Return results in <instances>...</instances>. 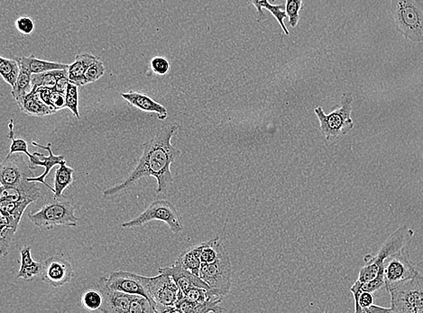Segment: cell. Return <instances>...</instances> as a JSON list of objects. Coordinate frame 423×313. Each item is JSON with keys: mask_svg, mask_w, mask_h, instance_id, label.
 I'll return each instance as SVG.
<instances>
[{"mask_svg": "<svg viewBox=\"0 0 423 313\" xmlns=\"http://www.w3.org/2000/svg\"><path fill=\"white\" fill-rule=\"evenodd\" d=\"M178 126L168 124L156 134V137L143 144V155L132 173L122 183L104 189L102 194L106 198L122 194L132 187L135 183L147 177H154L157 180V194H167L174 182L171 165L181 155L179 149L172 144V138L176 134Z\"/></svg>", "mask_w": 423, "mask_h": 313, "instance_id": "6da1fadb", "label": "cell"}, {"mask_svg": "<svg viewBox=\"0 0 423 313\" xmlns=\"http://www.w3.org/2000/svg\"><path fill=\"white\" fill-rule=\"evenodd\" d=\"M413 235H415V231L412 228L406 227V226L399 228L397 230H395L381 246L379 254L365 255L364 258L365 264L360 269L356 282L359 284H365V282L376 279L380 270L385 269L386 258L406 248L412 239Z\"/></svg>", "mask_w": 423, "mask_h": 313, "instance_id": "7a4b0ae2", "label": "cell"}, {"mask_svg": "<svg viewBox=\"0 0 423 313\" xmlns=\"http://www.w3.org/2000/svg\"><path fill=\"white\" fill-rule=\"evenodd\" d=\"M35 177L29 164L20 153L7 155L0 167V183L3 187H14L26 192L38 201L41 198L40 188L36 183L29 182V178Z\"/></svg>", "mask_w": 423, "mask_h": 313, "instance_id": "3957f363", "label": "cell"}, {"mask_svg": "<svg viewBox=\"0 0 423 313\" xmlns=\"http://www.w3.org/2000/svg\"><path fill=\"white\" fill-rule=\"evenodd\" d=\"M30 221L42 230H53L58 227H77L78 219L75 216V208L71 201L54 200L44 204L38 212L28 215Z\"/></svg>", "mask_w": 423, "mask_h": 313, "instance_id": "277c9868", "label": "cell"}, {"mask_svg": "<svg viewBox=\"0 0 423 313\" xmlns=\"http://www.w3.org/2000/svg\"><path fill=\"white\" fill-rule=\"evenodd\" d=\"M353 99L354 98L351 93H344L340 104L328 115H326L322 107L315 108L314 111L318 117L320 129L326 139H337L354 128L351 119Z\"/></svg>", "mask_w": 423, "mask_h": 313, "instance_id": "5b68a950", "label": "cell"}, {"mask_svg": "<svg viewBox=\"0 0 423 313\" xmlns=\"http://www.w3.org/2000/svg\"><path fill=\"white\" fill-rule=\"evenodd\" d=\"M201 278L216 293L226 296L232 285V266L228 249L223 242L219 246V254L213 263L201 264Z\"/></svg>", "mask_w": 423, "mask_h": 313, "instance_id": "8992f818", "label": "cell"}, {"mask_svg": "<svg viewBox=\"0 0 423 313\" xmlns=\"http://www.w3.org/2000/svg\"><path fill=\"white\" fill-rule=\"evenodd\" d=\"M392 313H423V276L407 280L389 291Z\"/></svg>", "mask_w": 423, "mask_h": 313, "instance_id": "52a82bcc", "label": "cell"}, {"mask_svg": "<svg viewBox=\"0 0 423 313\" xmlns=\"http://www.w3.org/2000/svg\"><path fill=\"white\" fill-rule=\"evenodd\" d=\"M154 221L165 222L172 232L175 234L183 230V217L178 212L176 208L170 201L166 200L154 201L137 218L125 222L121 225V227L124 228H138Z\"/></svg>", "mask_w": 423, "mask_h": 313, "instance_id": "ba28073f", "label": "cell"}, {"mask_svg": "<svg viewBox=\"0 0 423 313\" xmlns=\"http://www.w3.org/2000/svg\"><path fill=\"white\" fill-rule=\"evenodd\" d=\"M394 14L399 29L413 41H423V5L415 0H395Z\"/></svg>", "mask_w": 423, "mask_h": 313, "instance_id": "9c48e42d", "label": "cell"}, {"mask_svg": "<svg viewBox=\"0 0 423 313\" xmlns=\"http://www.w3.org/2000/svg\"><path fill=\"white\" fill-rule=\"evenodd\" d=\"M99 281L110 290L147 297L156 309V301L150 291V278L125 271H116L111 273L108 278H102Z\"/></svg>", "mask_w": 423, "mask_h": 313, "instance_id": "30bf717a", "label": "cell"}, {"mask_svg": "<svg viewBox=\"0 0 423 313\" xmlns=\"http://www.w3.org/2000/svg\"><path fill=\"white\" fill-rule=\"evenodd\" d=\"M385 287L388 291L419 275L410 258L407 246L385 261Z\"/></svg>", "mask_w": 423, "mask_h": 313, "instance_id": "8fae6325", "label": "cell"}, {"mask_svg": "<svg viewBox=\"0 0 423 313\" xmlns=\"http://www.w3.org/2000/svg\"><path fill=\"white\" fill-rule=\"evenodd\" d=\"M151 294L156 301L157 312H174L181 291L174 280L165 273L150 278Z\"/></svg>", "mask_w": 423, "mask_h": 313, "instance_id": "7c38bea8", "label": "cell"}, {"mask_svg": "<svg viewBox=\"0 0 423 313\" xmlns=\"http://www.w3.org/2000/svg\"><path fill=\"white\" fill-rule=\"evenodd\" d=\"M41 278L50 287L59 288L69 284L74 278L71 263L62 255H53L43 262Z\"/></svg>", "mask_w": 423, "mask_h": 313, "instance_id": "4fadbf2b", "label": "cell"}, {"mask_svg": "<svg viewBox=\"0 0 423 313\" xmlns=\"http://www.w3.org/2000/svg\"><path fill=\"white\" fill-rule=\"evenodd\" d=\"M33 146L40 147L42 149L47 150L48 153H49V155L44 156L42 155L40 153H34V158L32 159H29V167L31 169H35L38 167H44V171L43 174H41L40 176L38 177H32V178H29V182L34 183H40L42 185L47 186L48 189H51V192H54V189L51 187V185H48L47 182H45V179L49 174L50 171H52L53 167H57V165H60L63 164V162H66L65 160V156L63 155H56L53 153L52 150V144L49 143L47 146H42V144L32 142Z\"/></svg>", "mask_w": 423, "mask_h": 313, "instance_id": "5bb4252c", "label": "cell"}, {"mask_svg": "<svg viewBox=\"0 0 423 313\" xmlns=\"http://www.w3.org/2000/svg\"><path fill=\"white\" fill-rule=\"evenodd\" d=\"M98 287L104 297L103 305H102L99 312L104 313H129L130 305H131L135 294L110 290V289L106 287L101 281H99Z\"/></svg>", "mask_w": 423, "mask_h": 313, "instance_id": "9a60e30c", "label": "cell"}, {"mask_svg": "<svg viewBox=\"0 0 423 313\" xmlns=\"http://www.w3.org/2000/svg\"><path fill=\"white\" fill-rule=\"evenodd\" d=\"M158 272L171 276L183 293L195 287L210 289L199 276L184 269L178 262L172 267H160Z\"/></svg>", "mask_w": 423, "mask_h": 313, "instance_id": "2e32d148", "label": "cell"}, {"mask_svg": "<svg viewBox=\"0 0 423 313\" xmlns=\"http://www.w3.org/2000/svg\"><path fill=\"white\" fill-rule=\"evenodd\" d=\"M121 97L128 101L131 106L138 108V110L144 111V112L156 113L160 120L167 119V110L154 101L149 96L143 94V93L130 90L128 92L121 93Z\"/></svg>", "mask_w": 423, "mask_h": 313, "instance_id": "e0dca14e", "label": "cell"}, {"mask_svg": "<svg viewBox=\"0 0 423 313\" xmlns=\"http://www.w3.org/2000/svg\"><path fill=\"white\" fill-rule=\"evenodd\" d=\"M17 105L24 113L31 117H41L56 113L53 108L48 106L41 99L38 90H32V92Z\"/></svg>", "mask_w": 423, "mask_h": 313, "instance_id": "ac0fdd59", "label": "cell"}, {"mask_svg": "<svg viewBox=\"0 0 423 313\" xmlns=\"http://www.w3.org/2000/svg\"><path fill=\"white\" fill-rule=\"evenodd\" d=\"M98 57L90 53H81L75 57L74 62L69 65L68 77L71 83L78 87L86 85L85 74L88 68Z\"/></svg>", "mask_w": 423, "mask_h": 313, "instance_id": "d6986e66", "label": "cell"}, {"mask_svg": "<svg viewBox=\"0 0 423 313\" xmlns=\"http://www.w3.org/2000/svg\"><path fill=\"white\" fill-rule=\"evenodd\" d=\"M20 269L17 278H22L26 281H33L41 276L43 263L33 260L31 246H25L20 251Z\"/></svg>", "mask_w": 423, "mask_h": 313, "instance_id": "ffe728a7", "label": "cell"}, {"mask_svg": "<svg viewBox=\"0 0 423 313\" xmlns=\"http://www.w3.org/2000/svg\"><path fill=\"white\" fill-rule=\"evenodd\" d=\"M17 61L20 66L27 69L32 74H42V72L53 70H65V69L69 68V65L44 61V60L38 59L35 54H31L29 57H20L17 59Z\"/></svg>", "mask_w": 423, "mask_h": 313, "instance_id": "44dd1931", "label": "cell"}, {"mask_svg": "<svg viewBox=\"0 0 423 313\" xmlns=\"http://www.w3.org/2000/svg\"><path fill=\"white\" fill-rule=\"evenodd\" d=\"M74 170L72 167H68L66 164V162L59 165V168H57L53 180L54 200L63 198V192L74 183Z\"/></svg>", "mask_w": 423, "mask_h": 313, "instance_id": "7402d4cb", "label": "cell"}, {"mask_svg": "<svg viewBox=\"0 0 423 313\" xmlns=\"http://www.w3.org/2000/svg\"><path fill=\"white\" fill-rule=\"evenodd\" d=\"M202 248H204V242L192 246V248L181 253L176 262L184 269L199 276V269L201 267V254Z\"/></svg>", "mask_w": 423, "mask_h": 313, "instance_id": "603a6c76", "label": "cell"}, {"mask_svg": "<svg viewBox=\"0 0 423 313\" xmlns=\"http://www.w3.org/2000/svg\"><path fill=\"white\" fill-rule=\"evenodd\" d=\"M21 70L16 85L12 88V96H13L17 103L22 101L27 94L33 90L32 74L25 67L20 66Z\"/></svg>", "mask_w": 423, "mask_h": 313, "instance_id": "cb8c5ba5", "label": "cell"}, {"mask_svg": "<svg viewBox=\"0 0 423 313\" xmlns=\"http://www.w3.org/2000/svg\"><path fill=\"white\" fill-rule=\"evenodd\" d=\"M249 1L250 3H252L254 7L258 10L259 18L265 17L262 8H267V10L270 11L271 13L273 14V16L276 18L278 23H279V25L282 27L283 33H285V35H289L288 29H287L285 22H283L285 18L288 17H287L285 8L283 7V6L272 5L270 3H268L267 0H249Z\"/></svg>", "mask_w": 423, "mask_h": 313, "instance_id": "d4e9b609", "label": "cell"}, {"mask_svg": "<svg viewBox=\"0 0 423 313\" xmlns=\"http://www.w3.org/2000/svg\"><path fill=\"white\" fill-rule=\"evenodd\" d=\"M68 75V69L65 70H53L32 75L33 90L42 88L53 89L57 81L63 76Z\"/></svg>", "mask_w": 423, "mask_h": 313, "instance_id": "484cf974", "label": "cell"}, {"mask_svg": "<svg viewBox=\"0 0 423 313\" xmlns=\"http://www.w3.org/2000/svg\"><path fill=\"white\" fill-rule=\"evenodd\" d=\"M21 67L17 60L0 57V74L6 83L13 88L19 76Z\"/></svg>", "mask_w": 423, "mask_h": 313, "instance_id": "4316f807", "label": "cell"}, {"mask_svg": "<svg viewBox=\"0 0 423 313\" xmlns=\"http://www.w3.org/2000/svg\"><path fill=\"white\" fill-rule=\"evenodd\" d=\"M81 305L84 309L89 312L99 311L103 305L104 297L101 290H95V289H90L84 291L81 296Z\"/></svg>", "mask_w": 423, "mask_h": 313, "instance_id": "83f0119b", "label": "cell"}, {"mask_svg": "<svg viewBox=\"0 0 423 313\" xmlns=\"http://www.w3.org/2000/svg\"><path fill=\"white\" fill-rule=\"evenodd\" d=\"M14 120L10 119V122L8 124V137L11 140L10 144V151H9L8 155H13V153H25L27 156H28L29 159H32L34 158V155L33 153H30L28 151V144H27L25 139L23 138H16L15 137V131H14Z\"/></svg>", "mask_w": 423, "mask_h": 313, "instance_id": "f1b7e54d", "label": "cell"}, {"mask_svg": "<svg viewBox=\"0 0 423 313\" xmlns=\"http://www.w3.org/2000/svg\"><path fill=\"white\" fill-rule=\"evenodd\" d=\"M31 203H33V201L29 200L18 201H0V212L22 219L26 208Z\"/></svg>", "mask_w": 423, "mask_h": 313, "instance_id": "f546056e", "label": "cell"}, {"mask_svg": "<svg viewBox=\"0 0 423 313\" xmlns=\"http://www.w3.org/2000/svg\"><path fill=\"white\" fill-rule=\"evenodd\" d=\"M78 87L76 84L69 81L67 90H66V108L72 111V114L76 117L77 120H80V110H78V105H80V93H78Z\"/></svg>", "mask_w": 423, "mask_h": 313, "instance_id": "4dcf8cb0", "label": "cell"}, {"mask_svg": "<svg viewBox=\"0 0 423 313\" xmlns=\"http://www.w3.org/2000/svg\"><path fill=\"white\" fill-rule=\"evenodd\" d=\"M16 228L9 227H0V253L4 257L8 254L9 248L17 232Z\"/></svg>", "mask_w": 423, "mask_h": 313, "instance_id": "1f68e13d", "label": "cell"}, {"mask_svg": "<svg viewBox=\"0 0 423 313\" xmlns=\"http://www.w3.org/2000/svg\"><path fill=\"white\" fill-rule=\"evenodd\" d=\"M1 194H0V201H18L22 200L32 201L33 203H35L34 198L26 194V192L20 191L19 189L14 187H3L1 186Z\"/></svg>", "mask_w": 423, "mask_h": 313, "instance_id": "d6a6232c", "label": "cell"}, {"mask_svg": "<svg viewBox=\"0 0 423 313\" xmlns=\"http://www.w3.org/2000/svg\"><path fill=\"white\" fill-rule=\"evenodd\" d=\"M106 68L103 62L101 59L97 58L94 62L88 68L85 74V81L87 84L96 83L97 81L103 77Z\"/></svg>", "mask_w": 423, "mask_h": 313, "instance_id": "836d02e7", "label": "cell"}, {"mask_svg": "<svg viewBox=\"0 0 423 313\" xmlns=\"http://www.w3.org/2000/svg\"><path fill=\"white\" fill-rule=\"evenodd\" d=\"M301 7L302 0H286L285 11L292 27L297 26Z\"/></svg>", "mask_w": 423, "mask_h": 313, "instance_id": "e575fe53", "label": "cell"}, {"mask_svg": "<svg viewBox=\"0 0 423 313\" xmlns=\"http://www.w3.org/2000/svg\"><path fill=\"white\" fill-rule=\"evenodd\" d=\"M150 69L154 74L164 76L170 71V63L163 56H156L150 61Z\"/></svg>", "mask_w": 423, "mask_h": 313, "instance_id": "d590c367", "label": "cell"}, {"mask_svg": "<svg viewBox=\"0 0 423 313\" xmlns=\"http://www.w3.org/2000/svg\"><path fill=\"white\" fill-rule=\"evenodd\" d=\"M15 26L21 35H30L35 32V21L31 17L23 16L18 17Z\"/></svg>", "mask_w": 423, "mask_h": 313, "instance_id": "8d00e7d4", "label": "cell"}, {"mask_svg": "<svg viewBox=\"0 0 423 313\" xmlns=\"http://www.w3.org/2000/svg\"><path fill=\"white\" fill-rule=\"evenodd\" d=\"M374 298L373 293H370V291H363L360 294V297H359L358 305L355 309V312L365 313V311H367L370 306L374 305Z\"/></svg>", "mask_w": 423, "mask_h": 313, "instance_id": "74e56055", "label": "cell"}, {"mask_svg": "<svg viewBox=\"0 0 423 313\" xmlns=\"http://www.w3.org/2000/svg\"><path fill=\"white\" fill-rule=\"evenodd\" d=\"M50 106L54 110L60 111L66 108V96L65 93L56 92L53 89L50 95Z\"/></svg>", "mask_w": 423, "mask_h": 313, "instance_id": "f35d334b", "label": "cell"}, {"mask_svg": "<svg viewBox=\"0 0 423 313\" xmlns=\"http://www.w3.org/2000/svg\"><path fill=\"white\" fill-rule=\"evenodd\" d=\"M69 83V79L68 75H66V76L60 78L58 81H57L56 85V87H54L53 90H56V92L65 93V94L66 90H67V88H68Z\"/></svg>", "mask_w": 423, "mask_h": 313, "instance_id": "ab89813d", "label": "cell"}, {"mask_svg": "<svg viewBox=\"0 0 423 313\" xmlns=\"http://www.w3.org/2000/svg\"><path fill=\"white\" fill-rule=\"evenodd\" d=\"M379 312H391L392 313V308H383L377 305H372L365 311V313H379Z\"/></svg>", "mask_w": 423, "mask_h": 313, "instance_id": "60d3db41", "label": "cell"}, {"mask_svg": "<svg viewBox=\"0 0 423 313\" xmlns=\"http://www.w3.org/2000/svg\"><path fill=\"white\" fill-rule=\"evenodd\" d=\"M276 0H273V2H276Z\"/></svg>", "mask_w": 423, "mask_h": 313, "instance_id": "b9f144b4", "label": "cell"}]
</instances>
